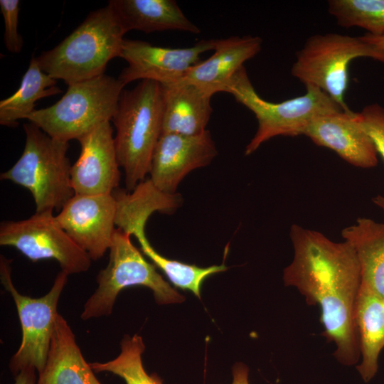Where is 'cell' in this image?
Wrapping results in <instances>:
<instances>
[{"instance_id": "cell-14", "label": "cell", "mask_w": 384, "mask_h": 384, "mask_svg": "<svg viewBox=\"0 0 384 384\" xmlns=\"http://www.w3.org/2000/svg\"><path fill=\"white\" fill-rule=\"evenodd\" d=\"M78 141L80 154L70 173L75 194L112 193L121 174L110 122L101 123Z\"/></svg>"}, {"instance_id": "cell-1", "label": "cell", "mask_w": 384, "mask_h": 384, "mask_svg": "<svg viewBox=\"0 0 384 384\" xmlns=\"http://www.w3.org/2000/svg\"><path fill=\"white\" fill-rule=\"evenodd\" d=\"M289 235L294 257L283 272L284 285L295 287L309 305L320 307L323 336L335 344L337 361L356 365L361 353L355 309L361 273L353 245L297 224Z\"/></svg>"}, {"instance_id": "cell-24", "label": "cell", "mask_w": 384, "mask_h": 384, "mask_svg": "<svg viewBox=\"0 0 384 384\" xmlns=\"http://www.w3.org/2000/svg\"><path fill=\"white\" fill-rule=\"evenodd\" d=\"M145 350L142 338L134 334L124 335L120 342V353L114 359L93 362L90 365L95 373L108 372L121 378L126 384H163L156 374L145 370L142 355Z\"/></svg>"}, {"instance_id": "cell-22", "label": "cell", "mask_w": 384, "mask_h": 384, "mask_svg": "<svg viewBox=\"0 0 384 384\" xmlns=\"http://www.w3.org/2000/svg\"><path fill=\"white\" fill-rule=\"evenodd\" d=\"M361 361L356 369L365 383L378 369V357L384 348V299L360 287L355 309Z\"/></svg>"}, {"instance_id": "cell-10", "label": "cell", "mask_w": 384, "mask_h": 384, "mask_svg": "<svg viewBox=\"0 0 384 384\" xmlns=\"http://www.w3.org/2000/svg\"><path fill=\"white\" fill-rule=\"evenodd\" d=\"M0 245L15 247L33 262L55 260L68 275L85 272L91 265L89 255L60 227L53 211L1 222Z\"/></svg>"}, {"instance_id": "cell-13", "label": "cell", "mask_w": 384, "mask_h": 384, "mask_svg": "<svg viewBox=\"0 0 384 384\" xmlns=\"http://www.w3.org/2000/svg\"><path fill=\"white\" fill-rule=\"evenodd\" d=\"M217 154L208 130L193 136L162 134L152 155L149 179L161 192L175 194L188 173L208 165Z\"/></svg>"}, {"instance_id": "cell-5", "label": "cell", "mask_w": 384, "mask_h": 384, "mask_svg": "<svg viewBox=\"0 0 384 384\" xmlns=\"http://www.w3.org/2000/svg\"><path fill=\"white\" fill-rule=\"evenodd\" d=\"M125 85L105 73L68 85L53 105L35 110L29 122L63 142L78 139L105 122L111 121Z\"/></svg>"}, {"instance_id": "cell-18", "label": "cell", "mask_w": 384, "mask_h": 384, "mask_svg": "<svg viewBox=\"0 0 384 384\" xmlns=\"http://www.w3.org/2000/svg\"><path fill=\"white\" fill-rule=\"evenodd\" d=\"M36 384H102L85 360L75 334L58 314L47 361Z\"/></svg>"}, {"instance_id": "cell-7", "label": "cell", "mask_w": 384, "mask_h": 384, "mask_svg": "<svg viewBox=\"0 0 384 384\" xmlns=\"http://www.w3.org/2000/svg\"><path fill=\"white\" fill-rule=\"evenodd\" d=\"M130 235L116 228L109 249V262L97 276V287L87 299L80 314L82 320L110 316L119 293L132 286L152 290L159 304L182 302L185 298L174 289L132 243Z\"/></svg>"}, {"instance_id": "cell-20", "label": "cell", "mask_w": 384, "mask_h": 384, "mask_svg": "<svg viewBox=\"0 0 384 384\" xmlns=\"http://www.w3.org/2000/svg\"><path fill=\"white\" fill-rule=\"evenodd\" d=\"M109 4L126 32L131 30L145 33L169 30L196 34L201 32L174 0H111Z\"/></svg>"}, {"instance_id": "cell-3", "label": "cell", "mask_w": 384, "mask_h": 384, "mask_svg": "<svg viewBox=\"0 0 384 384\" xmlns=\"http://www.w3.org/2000/svg\"><path fill=\"white\" fill-rule=\"evenodd\" d=\"M164 96L161 84L143 80L124 89L112 121L117 160L128 191L146 179L152 155L162 134Z\"/></svg>"}, {"instance_id": "cell-28", "label": "cell", "mask_w": 384, "mask_h": 384, "mask_svg": "<svg viewBox=\"0 0 384 384\" xmlns=\"http://www.w3.org/2000/svg\"><path fill=\"white\" fill-rule=\"evenodd\" d=\"M233 381L231 384H250L249 368L242 363H235L232 369Z\"/></svg>"}, {"instance_id": "cell-8", "label": "cell", "mask_w": 384, "mask_h": 384, "mask_svg": "<svg viewBox=\"0 0 384 384\" xmlns=\"http://www.w3.org/2000/svg\"><path fill=\"white\" fill-rule=\"evenodd\" d=\"M367 57L384 63V50L361 36L329 33L307 38L296 55L292 75L305 86L323 90L346 112L351 110L344 100L348 87V67L355 58Z\"/></svg>"}, {"instance_id": "cell-2", "label": "cell", "mask_w": 384, "mask_h": 384, "mask_svg": "<svg viewBox=\"0 0 384 384\" xmlns=\"http://www.w3.org/2000/svg\"><path fill=\"white\" fill-rule=\"evenodd\" d=\"M112 6L91 11L83 22L53 48L36 58L41 70L68 85L105 73L119 57L126 33Z\"/></svg>"}, {"instance_id": "cell-6", "label": "cell", "mask_w": 384, "mask_h": 384, "mask_svg": "<svg viewBox=\"0 0 384 384\" xmlns=\"http://www.w3.org/2000/svg\"><path fill=\"white\" fill-rule=\"evenodd\" d=\"M305 87L306 91L302 96L272 102L257 94L244 66L237 73L226 92L232 94L236 101L252 111L258 122L255 136L246 146L245 155L252 154L274 137L303 134L310 122L319 115L344 111L321 89L313 85Z\"/></svg>"}, {"instance_id": "cell-25", "label": "cell", "mask_w": 384, "mask_h": 384, "mask_svg": "<svg viewBox=\"0 0 384 384\" xmlns=\"http://www.w3.org/2000/svg\"><path fill=\"white\" fill-rule=\"evenodd\" d=\"M327 4L338 26L360 27L370 35L384 36V0H330Z\"/></svg>"}, {"instance_id": "cell-31", "label": "cell", "mask_w": 384, "mask_h": 384, "mask_svg": "<svg viewBox=\"0 0 384 384\" xmlns=\"http://www.w3.org/2000/svg\"><path fill=\"white\" fill-rule=\"evenodd\" d=\"M373 202L384 211V196L381 195L373 198Z\"/></svg>"}, {"instance_id": "cell-17", "label": "cell", "mask_w": 384, "mask_h": 384, "mask_svg": "<svg viewBox=\"0 0 384 384\" xmlns=\"http://www.w3.org/2000/svg\"><path fill=\"white\" fill-rule=\"evenodd\" d=\"M151 213L138 208L119 215L116 221L117 228L137 239L142 252L153 264L160 269L169 281L177 288L191 292L201 298V289L203 282L210 276L224 272L228 267L223 262L220 265L201 267L178 260L167 258L159 254L149 242L145 227Z\"/></svg>"}, {"instance_id": "cell-30", "label": "cell", "mask_w": 384, "mask_h": 384, "mask_svg": "<svg viewBox=\"0 0 384 384\" xmlns=\"http://www.w3.org/2000/svg\"><path fill=\"white\" fill-rule=\"evenodd\" d=\"M361 38L369 43H371L378 48L384 50V36H374L368 33H366L363 36H361Z\"/></svg>"}, {"instance_id": "cell-16", "label": "cell", "mask_w": 384, "mask_h": 384, "mask_svg": "<svg viewBox=\"0 0 384 384\" xmlns=\"http://www.w3.org/2000/svg\"><path fill=\"white\" fill-rule=\"evenodd\" d=\"M214 53L192 66L179 82L193 84L210 97L227 92L244 63L261 50L262 41L258 36H245L214 39Z\"/></svg>"}, {"instance_id": "cell-29", "label": "cell", "mask_w": 384, "mask_h": 384, "mask_svg": "<svg viewBox=\"0 0 384 384\" xmlns=\"http://www.w3.org/2000/svg\"><path fill=\"white\" fill-rule=\"evenodd\" d=\"M36 373V370L33 368H24L15 376L14 384H36L38 379Z\"/></svg>"}, {"instance_id": "cell-9", "label": "cell", "mask_w": 384, "mask_h": 384, "mask_svg": "<svg viewBox=\"0 0 384 384\" xmlns=\"http://www.w3.org/2000/svg\"><path fill=\"white\" fill-rule=\"evenodd\" d=\"M68 274L60 271L52 287L44 296L32 298L18 292L11 277L10 261L1 255L0 279L15 303L21 323L22 338L9 367L16 376L26 368L41 373L47 361L54 330L60 294L67 284Z\"/></svg>"}, {"instance_id": "cell-4", "label": "cell", "mask_w": 384, "mask_h": 384, "mask_svg": "<svg viewBox=\"0 0 384 384\" xmlns=\"http://www.w3.org/2000/svg\"><path fill=\"white\" fill-rule=\"evenodd\" d=\"M23 153L0 178L28 189L36 213L60 211L75 195L67 155L69 143L50 137L31 122L23 124Z\"/></svg>"}, {"instance_id": "cell-26", "label": "cell", "mask_w": 384, "mask_h": 384, "mask_svg": "<svg viewBox=\"0 0 384 384\" xmlns=\"http://www.w3.org/2000/svg\"><path fill=\"white\" fill-rule=\"evenodd\" d=\"M357 116L377 152L384 159V107L377 103L368 105L357 112Z\"/></svg>"}, {"instance_id": "cell-12", "label": "cell", "mask_w": 384, "mask_h": 384, "mask_svg": "<svg viewBox=\"0 0 384 384\" xmlns=\"http://www.w3.org/2000/svg\"><path fill=\"white\" fill-rule=\"evenodd\" d=\"M116 214L117 203L112 193L75 194L55 218L90 259L97 260L112 245Z\"/></svg>"}, {"instance_id": "cell-23", "label": "cell", "mask_w": 384, "mask_h": 384, "mask_svg": "<svg viewBox=\"0 0 384 384\" xmlns=\"http://www.w3.org/2000/svg\"><path fill=\"white\" fill-rule=\"evenodd\" d=\"M57 80L43 72L36 58L32 56L18 89L0 101V124L15 127L18 120L26 119L35 110L36 102L43 97L62 92Z\"/></svg>"}, {"instance_id": "cell-21", "label": "cell", "mask_w": 384, "mask_h": 384, "mask_svg": "<svg viewBox=\"0 0 384 384\" xmlns=\"http://www.w3.org/2000/svg\"><path fill=\"white\" fill-rule=\"evenodd\" d=\"M354 247L358 259L361 287L384 299V224L358 218L341 231Z\"/></svg>"}, {"instance_id": "cell-19", "label": "cell", "mask_w": 384, "mask_h": 384, "mask_svg": "<svg viewBox=\"0 0 384 384\" xmlns=\"http://www.w3.org/2000/svg\"><path fill=\"white\" fill-rule=\"evenodd\" d=\"M161 87L162 134L193 136L207 130L213 111L210 96L190 83L178 82Z\"/></svg>"}, {"instance_id": "cell-11", "label": "cell", "mask_w": 384, "mask_h": 384, "mask_svg": "<svg viewBox=\"0 0 384 384\" xmlns=\"http://www.w3.org/2000/svg\"><path fill=\"white\" fill-rule=\"evenodd\" d=\"M214 39L201 40L188 48H164L138 40L124 39L120 58L127 66L118 79L124 85L149 80L161 85L179 82L186 72L199 62L201 54L214 49Z\"/></svg>"}, {"instance_id": "cell-27", "label": "cell", "mask_w": 384, "mask_h": 384, "mask_svg": "<svg viewBox=\"0 0 384 384\" xmlns=\"http://www.w3.org/2000/svg\"><path fill=\"white\" fill-rule=\"evenodd\" d=\"M19 5L18 0H0V10L5 26L4 44L6 49L13 53H20L23 43L18 32Z\"/></svg>"}, {"instance_id": "cell-15", "label": "cell", "mask_w": 384, "mask_h": 384, "mask_svg": "<svg viewBox=\"0 0 384 384\" xmlns=\"http://www.w3.org/2000/svg\"><path fill=\"white\" fill-rule=\"evenodd\" d=\"M303 135L356 167L370 169L378 164V152L357 112L338 111L319 115L307 125Z\"/></svg>"}]
</instances>
